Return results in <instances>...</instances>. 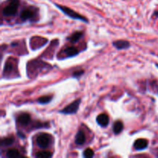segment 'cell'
Listing matches in <instances>:
<instances>
[{
    "label": "cell",
    "mask_w": 158,
    "mask_h": 158,
    "mask_svg": "<svg viewBox=\"0 0 158 158\" xmlns=\"http://www.w3.org/2000/svg\"><path fill=\"white\" fill-rule=\"evenodd\" d=\"M55 6L56 7H58L65 15H66L67 16L70 17L71 19H77V20H80V21H83L84 23H88V19L86 18H85L84 16H83L82 15L79 14L78 12H75L74 10L71 9L70 8L66 7V6H60L58 4H55Z\"/></svg>",
    "instance_id": "6da1fadb"
},
{
    "label": "cell",
    "mask_w": 158,
    "mask_h": 158,
    "mask_svg": "<svg viewBox=\"0 0 158 158\" xmlns=\"http://www.w3.org/2000/svg\"><path fill=\"white\" fill-rule=\"evenodd\" d=\"M19 5V0H10L9 4L3 9V15L6 17L15 15L17 12V9H18Z\"/></svg>",
    "instance_id": "7a4b0ae2"
},
{
    "label": "cell",
    "mask_w": 158,
    "mask_h": 158,
    "mask_svg": "<svg viewBox=\"0 0 158 158\" xmlns=\"http://www.w3.org/2000/svg\"><path fill=\"white\" fill-rule=\"evenodd\" d=\"M80 102H81V100L80 99H78V100H75L73 103H71L70 104L66 106V107L63 110L60 111V113L63 114H74L78 111L79 106H80Z\"/></svg>",
    "instance_id": "3957f363"
},
{
    "label": "cell",
    "mask_w": 158,
    "mask_h": 158,
    "mask_svg": "<svg viewBox=\"0 0 158 158\" xmlns=\"http://www.w3.org/2000/svg\"><path fill=\"white\" fill-rule=\"evenodd\" d=\"M50 138L51 137L47 134H41L39 135L36 138V143L39 148L43 149L48 148L50 143Z\"/></svg>",
    "instance_id": "277c9868"
},
{
    "label": "cell",
    "mask_w": 158,
    "mask_h": 158,
    "mask_svg": "<svg viewBox=\"0 0 158 158\" xmlns=\"http://www.w3.org/2000/svg\"><path fill=\"white\" fill-rule=\"evenodd\" d=\"M113 45L117 49H128L131 46V43L127 40H117L113 43Z\"/></svg>",
    "instance_id": "5b68a950"
},
{
    "label": "cell",
    "mask_w": 158,
    "mask_h": 158,
    "mask_svg": "<svg viewBox=\"0 0 158 158\" xmlns=\"http://www.w3.org/2000/svg\"><path fill=\"white\" fill-rule=\"evenodd\" d=\"M134 148L137 151H142L148 148V141L145 139H138L134 142Z\"/></svg>",
    "instance_id": "8992f818"
},
{
    "label": "cell",
    "mask_w": 158,
    "mask_h": 158,
    "mask_svg": "<svg viewBox=\"0 0 158 158\" xmlns=\"http://www.w3.org/2000/svg\"><path fill=\"white\" fill-rule=\"evenodd\" d=\"M34 12L31 9H26L23 10L20 13V19L23 21H26L30 19H32L34 16Z\"/></svg>",
    "instance_id": "52a82bcc"
},
{
    "label": "cell",
    "mask_w": 158,
    "mask_h": 158,
    "mask_svg": "<svg viewBox=\"0 0 158 158\" xmlns=\"http://www.w3.org/2000/svg\"><path fill=\"white\" fill-rule=\"evenodd\" d=\"M97 122L100 126L105 127L109 124V117L106 114H101L97 117Z\"/></svg>",
    "instance_id": "ba28073f"
},
{
    "label": "cell",
    "mask_w": 158,
    "mask_h": 158,
    "mask_svg": "<svg viewBox=\"0 0 158 158\" xmlns=\"http://www.w3.org/2000/svg\"><path fill=\"white\" fill-rule=\"evenodd\" d=\"M30 116L28 114H22L17 117V121L19 123H20L21 125L23 126H26V125L29 124L30 123Z\"/></svg>",
    "instance_id": "9c48e42d"
},
{
    "label": "cell",
    "mask_w": 158,
    "mask_h": 158,
    "mask_svg": "<svg viewBox=\"0 0 158 158\" xmlns=\"http://www.w3.org/2000/svg\"><path fill=\"white\" fill-rule=\"evenodd\" d=\"M85 142H86V137H85L84 133L82 131H79L75 137L76 144L83 145Z\"/></svg>",
    "instance_id": "30bf717a"
},
{
    "label": "cell",
    "mask_w": 158,
    "mask_h": 158,
    "mask_svg": "<svg viewBox=\"0 0 158 158\" xmlns=\"http://www.w3.org/2000/svg\"><path fill=\"white\" fill-rule=\"evenodd\" d=\"M64 52L67 57H73L77 56L79 53V51L76 47L70 46V47H67L66 49H65Z\"/></svg>",
    "instance_id": "8fae6325"
},
{
    "label": "cell",
    "mask_w": 158,
    "mask_h": 158,
    "mask_svg": "<svg viewBox=\"0 0 158 158\" xmlns=\"http://www.w3.org/2000/svg\"><path fill=\"white\" fill-rule=\"evenodd\" d=\"M83 34V33L82 32H75L73 34H72V35L69 36L67 40H69V42H71V43H77L80 38H82Z\"/></svg>",
    "instance_id": "7c38bea8"
},
{
    "label": "cell",
    "mask_w": 158,
    "mask_h": 158,
    "mask_svg": "<svg viewBox=\"0 0 158 158\" xmlns=\"http://www.w3.org/2000/svg\"><path fill=\"white\" fill-rule=\"evenodd\" d=\"M6 156L9 158H15L21 157L19 151L16 149H9L6 152Z\"/></svg>",
    "instance_id": "4fadbf2b"
},
{
    "label": "cell",
    "mask_w": 158,
    "mask_h": 158,
    "mask_svg": "<svg viewBox=\"0 0 158 158\" xmlns=\"http://www.w3.org/2000/svg\"><path fill=\"white\" fill-rule=\"evenodd\" d=\"M123 124L121 121H117L114 125V132L115 134H118L123 131Z\"/></svg>",
    "instance_id": "5bb4252c"
},
{
    "label": "cell",
    "mask_w": 158,
    "mask_h": 158,
    "mask_svg": "<svg viewBox=\"0 0 158 158\" xmlns=\"http://www.w3.org/2000/svg\"><path fill=\"white\" fill-rule=\"evenodd\" d=\"M15 141V138L13 137H6V138H3L1 141V145L2 146H10Z\"/></svg>",
    "instance_id": "9a60e30c"
},
{
    "label": "cell",
    "mask_w": 158,
    "mask_h": 158,
    "mask_svg": "<svg viewBox=\"0 0 158 158\" xmlns=\"http://www.w3.org/2000/svg\"><path fill=\"white\" fill-rule=\"evenodd\" d=\"M35 156L39 158H49L52 157V153L50 151H40L37 153Z\"/></svg>",
    "instance_id": "2e32d148"
},
{
    "label": "cell",
    "mask_w": 158,
    "mask_h": 158,
    "mask_svg": "<svg viewBox=\"0 0 158 158\" xmlns=\"http://www.w3.org/2000/svg\"><path fill=\"white\" fill-rule=\"evenodd\" d=\"M52 97L51 96H44V97H42L38 99V103L40 104H47L49 102L52 100Z\"/></svg>",
    "instance_id": "e0dca14e"
},
{
    "label": "cell",
    "mask_w": 158,
    "mask_h": 158,
    "mask_svg": "<svg viewBox=\"0 0 158 158\" xmlns=\"http://www.w3.org/2000/svg\"><path fill=\"white\" fill-rule=\"evenodd\" d=\"M94 156V152L90 148H87L83 152V157H93Z\"/></svg>",
    "instance_id": "ac0fdd59"
},
{
    "label": "cell",
    "mask_w": 158,
    "mask_h": 158,
    "mask_svg": "<svg viewBox=\"0 0 158 158\" xmlns=\"http://www.w3.org/2000/svg\"><path fill=\"white\" fill-rule=\"evenodd\" d=\"M83 73H84V71H83V70L76 71V72L73 73V76L74 77H76V78H78V77H80V76L83 75Z\"/></svg>",
    "instance_id": "d6986e66"
},
{
    "label": "cell",
    "mask_w": 158,
    "mask_h": 158,
    "mask_svg": "<svg viewBox=\"0 0 158 158\" xmlns=\"http://www.w3.org/2000/svg\"><path fill=\"white\" fill-rule=\"evenodd\" d=\"M12 64H11V63H6V66H5L4 71L5 72H6V71L9 72V71H10L11 69H12Z\"/></svg>",
    "instance_id": "ffe728a7"
},
{
    "label": "cell",
    "mask_w": 158,
    "mask_h": 158,
    "mask_svg": "<svg viewBox=\"0 0 158 158\" xmlns=\"http://www.w3.org/2000/svg\"><path fill=\"white\" fill-rule=\"evenodd\" d=\"M157 67H158V64H157Z\"/></svg>",
    "instance_id": "44dd1931"
},
{
    "label": "cell",
    "mask_w": 158,
    "mask_h": 158,
    "mask_svg": "<svg viewBox=\"0 0 158 158\" xmlns=\"http://www.w3.org/2000/svg\"><path fill=\"white\" fill-rule=\"evenodd\" d=\"M157 156H158V155H157Z\"/></svg>",
    "instance_id": "7402d4cb"
}]
</instances>
